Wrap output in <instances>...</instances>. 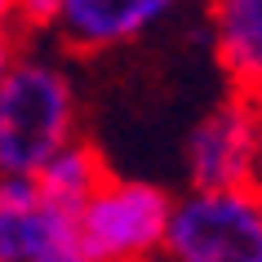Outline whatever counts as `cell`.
<instances>
[{
    "mask_svg": "<svg viewBox=\"0 0 262 262\" xmlns=\"http://www.w3.org/2000/svg\"><path fill=\"white\" fill-rule=\"evenodd\" d=\"M169 209H173V200L160 187L107 173L76 209V231L94 262L151 258L165 240Z\"/></svg>",
    "mask_w": 262,
    "mask_h": 262,
    "instance_id": "3957f363",
    "label": "cell"
},
{
    "mask_svg": "<svg viewBox=\"0 0 262 262\" xmlns=\"http://www.w3.org/2000/svg\"><path fill=\"white\" fill-rule=\"evenodd\" d=\"M58 5H62V0H18V9H23L27 23H54Z\"/></svg>",
    "mask_w": 262,
    "mask_h": 262,
    "instance_id": "9c48e42d",
    "label": "cell"
},
{
    "mask_svg": "<svg viewBox=\"0 0 262 262\" xmlns=\"http://www.w3.org/2000/svg\"><path fill=\"white\" fill-rule=\"evenodd\" d=\"M191 187H258V98L235 94L187 138Z\"/></svg>",
    "mask_w": 262,
    "mask_h": 262,
    "instance_id": "277c9868",
    "label": "cell"
},
{
    "mask_svg": "<svg viewBox=\"0 0 262 262\" xmlns=\"http://www.w3.org/2000/svg\"><path fill=\"white\" fill-rule=\"evenodd\" d=\"M102 178H107L102 156H98L89 142H76V138H67L40 169H36L40 195H45V200H54V205H62V209H71V213L84 205V195L94 191Z\"/></svg>",
    "mask_w": 262,
    "mask_h": 262,
    "instance_id": "ba28073f",
    "label": "cell"
},
{
    "mask_svg": "<svg viewBox=\"0 0 262 262\" xmlns=\"http://www.w3.org/2000/svg\"><path fill=\"white\" fill-rule=\"evenodd\" d=\"M76 102L62 71L14 62L0 80V173H36L71 138Z\"/></svg>",
    "mask_w": 262,
    "mask_h": 262,
    "instance_id": "6da1fadb",
    "label": "cell"
},
{
    "mask_svg": "<svg viewBox=\"0 0 262 262\" xmlns=\"http://www.w3.org/2000/svg\"><path fill=\"white\" fill-rule=\"evenodd\" d=\"M0 262H94L80 245L76 213L54 200L0 209Z\"/></svg>",
    "mask_w": 262,
    "mask_h": 262,
    "instance_id": "5b68a950",
    "label": "cell"
},
{
    "mask_svg": "<svg viewBox=\"0 0 262 262\" xmlns=\"http://www.w3.org/2000/svg\"><path fill=\"white\" fill-rule=\"evenodd\" d=\"M160 249L169 262H262L258 187H191L169 209Z\"/></svg>",
    "mask_w": 262,
    "mask_h": 262,
    "instance_id": "7a4b0ae2",
    "label": "cell"
},
{
    "mask_svg": "<svg viewBox=\"0 0 262 262\" xmlns=\"http://www.w3.org/2000/svg\"><path fill=\"white\" fill-rule=\"evenodd\" d=\"M14 14H18V0H0V36H5V27H9Z\"/></svg>",
    "mask_w": 262,
    "mask_h": 262,
    "instance_id": "30bf717a",
    "label": "cell"
},
{
    "mask_svg": "<svg viewBox=\"0 0 262 262\" xmlns=\"http://www.w3.org/2000/svg\"><path fill=\"white\" fill-rule=\"evenodd\" d=\"M120 262H151V258H120Z\"/></svg>",
    "mask_w": 262,
    "mask_h": 262,
    "instance_id": "7c38bea8",
    "label": "cell"
},
{
    "mask_svg": "<svg viewBox=\"0 0 262 262\" xmlns=\"http://www.w3.org/2000/svg\"><path fill=\"white\" fill-rule=\"evenodd\" d=\"M178 0H62L58 5V31L71 49H111L142 36V31L160 23Z\"/></svg>",
    "mask_w": 262,
    "mask_h": 262,
    "instance_id": "8992f818",
    "label": "cell"
},
{
    "mask_svg": "<svg viewBox=\"0 0 262 262\" xmlns=\"http://www.w3.org/2000/svg\"><path fill=\"white\" fill-rule=\"evenodd\" d=\"M14 67V49H9V40L0 36V80H5V71Z\"/></svg>",
    "mask_w": 262,
    "mask_h": 262,
    "instance_id": "8fae6325",
    "label": "cell"
},
{
    "mask_svg": "<svg viewBox=\"0 0 262 262\" xmlns=\"http://www.w3.org/2000/svg\"><path fill=\"white\" fill-rule=\"evenodd\" d=\"M213 36L218 58L235 89L258 98L262 76V0H213Z\"/></svg>",
    "mask_w": 262,
    "mask_h": 262,
    "instance_id": "52a82bcc",
    "label": "cell"
}]
</instances>
